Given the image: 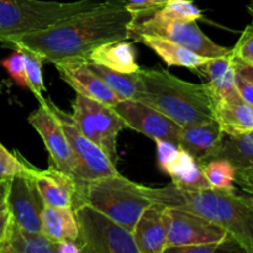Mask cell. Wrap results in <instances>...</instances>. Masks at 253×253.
Here are the masks:
<instances>
[{
  "instance_id": "6da1fadb",
  "label": "cell",
  "mask_w": 253,
  "mask_h": 253,
  "mask_svg": "<svg viewBox=\"0 0 253 253\" xmlns=\"http://www.w3.org/2000/svg\"><path fill=\"white\" fill-rule=\"evenodd\" d=\"M132 16L126 0H110L46 30L6 39L0 43L11 49L34 51L53 64L88 59L90 52L100 44L128 40Z\"/></svg>"
},
{
  "instance_id": "7a4b0ae2",
  "label": "cell",
  "mask_w": 253,
  "mask_h": 253,
  "mask_svg": "<svg viewBox=\"0 0 253 253\" xmlns=\"http://www.w3.org/2000/svg\"><path fill=\"white\" fill-rule=\"evenodd\" d=\"M150 202L177 208L214 222L227 232L244 252L253 253V198L235 190L182 189L174 184L152 188L140 184Z\"/></svg>"
},
{
  "instance_id": "3957f363",
  "label": "cell",
  "mask_w": 253,
  "mask_h": 253,
  "mask_svg": "<svg viewBox=\"0 0 253 253\" xmlns=\"http://www.w3.org/2000/svg\"><path fill=\"white\" fill-rule=\"evenodd\" d=\"M143 91L140 100L172 119L179 126L214 120V101L209 86L177 78L162 68L140 69Z\"/></svg>"
},
{
  "instance_id": "277c9868",
  "label": "cell",
  "mask_w": 253,
  "mask_h": 253,
  "mask_svg": "<svg viewBox=\"0 0 253 253\" xmlns=\"http://www.w3.org/2000/svg\"><path fill=\"white\" fill-rule=\"evenodd\" d=\"M110 0H0V42L46 30L53 25L90 11Z\"/></svg>"
},
{
  "instance_id": "5b68a950",
  "label": "cell",
  "mask_w": 253,
  "mask_h": 253,
  "mask_svg": "<svg viewBox=\"0 0 253 253\" xmlns=\"http://www.w3.org/2000/svg\"><path fill=\"white\" fill-rule=\"evenodd\" d=\"M86 203L133 232L138 217L151 204L140 189V184L121 174L109 175L76 188L73 205Z\"/></svg>"
},
{
  "instance_id": "8992f818",
  "label": "cell",
  "mask_w": 253,
  "mask_h": 253,
  "mask_svg": "<svg viewBox=\"0 0 253 253\" xmlns=\"http://www.w3.org/2000/svg\"><path fill=\"white\" fill-rule=\"evenodd\" d=\"M128 5V4H127ZM132 11V21L130 24V35L128 40L137 41L141 36H157L168 40L170 42L185 47L189 51L207 58H217L226 56L231 49L215 43L209 39L198 26L197 21H185V20H163L153 19L143 14L138 9H133L128 5Z\"/></svg>"
},
{
  "instance_id": "52a82bcc",
  "label": "cell",
  "mask_w": 253,
  "mask_h": 253,
  "mask_svg": "<svg viewBox=\"0 0 253 253\" xmlns=\"http://www.w3.org/2000/svg\"><path fill=\"white\" fill-rule=\"evenodd\" d=\"M82 253H140L132 232L86 203L73 208Z\"/></svg>"
},
{
  "instance_id": "ba28073f",
  "label": "cell",
  "mask_w": 253,
  "mask_h": 253,
  "mask_svg": "<svg viewBox=\"0 0 253 253\" xmlns=\"http://www.w3.org/2000/svg\"><path fill=\"white\" fill-rule=\"evenodd\" d=\"M71 116L81 132L98 145L116 166L119 133L127 125L113 106L77 94L72 101Z\"/></svg>"
},
{
  "instance_id": "9c48e42d",
  "label": "cell",
  "mask_w": 253,
  "mask_h": 253,
  "mask_svg": "<svg viewBox=\"0 0 253 253\" xmlns=\"http://www.w3.org/2000/svg\"><path fill=\"white\" fill-rule=\"evenodd\" d=\"M46 99L53 113L61 121L64 133L77 158V168L73 175L76 188L99 178L120 174L116 169V166L109 160L106 153L81 132L71 114H67L66 111L59 109L49 98Z\"/></svg>"
},
{
  "instance_id": "30bf717a",
  "label": "cell",
  "mask_w": 253,
  "mask_h": 253,
  "mask_svg": "<svg viewBox=\"0 0 253 253\" xmlns=\"http://www.w3.org/2000/svg\"><path fill=\"white\" fill-rule=\"evenodd\" d=\"M165 217L167 227L165 252L174 247L222 242L227 237V232L222 227L177 208L166 207Z\"/></svg>"
},
{
  "instance_id": "8fae6325",
  "label": "cell",
  "mask_w": 253,
  "mask_h": 253,
  "mask_svg": "<svg viewBox=\"0 0 253 253\" xmlns=\"http://www.w3.org/2000/svg\"><path fill=\"white\" fill-rule=\"evenodd\" d=\"M27 121L41 136L48 151L51 165L73 178L77 168V158L64 133L61 121L47 103V99L30 114Z\"/></svg>"
},
{
  "instance_id": "7c38bea8",
  "label": "cell",
  "mask_w": 253,
  "mask_h": 253,
  "mask_svg": "<svg viewBox=\"0 0 253 253\" xmlns=\"http://www.w3.org/2000/svg\"><path fill=\"white\" fill-rule=\"evenodd\" d=\"M30 168L10 179L7 210L12 221L21 229L30 232H41L42 212L46 204L30 174Z\"/></svg>"
},
{
  "instance_id": "4fadbf2b",
  "label": "cell",
  "mask_w": 253,
  "mask_h": 253,
  "mask_svg": "<svg viewBox=\"0 0 253 253\" xmlns=\"http://www.w3.org/2000/svg\"><path fill=\"white\" fill-rule=\"evenodd\" d=\"M113 108L125 120L128 128L153 141L165 140L178 145L182 126L152 106L138 100H121Z\"/></svg>"
},
{
  "instance_id": "5bb4252c",
  "label": "cell",
  "mask_w": 253,
  "mask_h": 253,
  "mask_svg": "<svg viewBox=\"0 0 253 253\" xmlns=\"http://www.w3.org/2000/svg\"><path fill=\"white\" fill-rule=\"evenodd\" d=\"M59 77L77 94L114 106L121 101L113 90L86 66L85 59H72L54 64Z\"/></svg>"
},
{
  "instance_id": "9a60e30c",
  "label": "cell",
  "mask_w": 253,
  "mask_h": 253,
  "mask_svg": "<svg viewBox=\"0 0 253 253\" xmlns=\"http://www.w3.org/2000/svg\"><path fill=\"white\" fill-rule=\"evenodd\" d=\"M225 132L216 120L184 126L179 133L178 146L189 152L200 165L217 157Z\"/></svg>"
},
{
  "instance_id": "2e32d148",
  "label": "cell",
  "mask_w": 253,
  "mask_h": 253,
  "mask_svg": "<svg viewBox=\"0 0 253 253\" xmlns=\"http://www.w3.org/2000/svg\"><path fill=\"white\" fill-rule=\"evenodd\" d=\"M197 73L207 81L205 84L209 86L214 104L217 101L234 103L242 100L236 88V71L231 52L226 56L210 58Z\"/></svg>"
},
{
  "instance_id": "e0dca14e",
  "label": "cell",
  "mask_w": 253,
  "mask_h": 253,
  "mask_svg": "<svg viewBox=\"0 0 253 253\" xmlns=\"http://www.w3.org/2000/svg\"><path fill=\"white\" fill-rule=\"evenodd\" d=\"M165 209V205L151 202L138 217L132 236L140 253H165L167 242Z\"/></svg>"
},
{
  "instance_id": "ac0fdd59",
  "label": "cell",
  "mask_w": 253,
  "mask_h": 253,
  "mask_svg": "<svg viewBox=\"0 0 253 253\" xmlns=\"http://www.w3.org/2000/svg\"><path fill=\"white\" fill-rule=\"evenodd\" d=\"M30 174L34 178L44 204L49 207L72 208L76 194V182L71 175L52 165L47 169H39L31 166Z\"/></svg>"
},
{
  "instance_id": "d6986e66",
  "label": "cell",
  "mask_w": 253,
  "mask_h": 253,
  "mask_svg": "<svg viewBox=\"0 0 253 253\" xmlns=\"http://www.w3.org/2000/svg\"><path fill=\"white\" fill-rule=\"evenodd\" d=\"M86 61L101 64L120 73H135L141 69L136 59L135 47L128 40L100 44L90 52Z\"/></svg>"
},
{
  "instance_id": "ffe728a7",
  "label": "cell",
  "mask_w": 253,
  "mask_h": 253,
  "mask_svg": "<svg viewBox=\"0 0 253 253\" xmlns=\"http://www.w3.org/2000/svg\"><path fill=\"white\" fill-rule=\"evenodd\" d=\"M141 42L148 48L152 49L158 57L165 61L167 66H175V67H184L189 68L192 71L197 72L202 66H204L210 58L202 57L194 52L189 51L185 47L179 46V44L170 42L168 40L161 39L157 36H141L138 37L137 41Z\"/></svg>"
},
{
  "instance_id": "44dd1931",
  "label": "cell",
  "mask_w": 253,
  "mask_h": 253,
  "mask_svg": "<svg viewBox=\"0 0 253 253\" xmlns=\"http://www.w3.org/2000/svg\"><path fill=\"white\" fill-rule=\"evenodd\" d=\"M41 232L54 242L71 240L81 244L78 224L71 207L46 205L42 212Z\"/></svg>"
},
{
  "instance_id": "7402d4cb",
  "label": "cell",
  "mask_w": 253,
  "mask_h": 253,
  "mask_svg": "<svg viewBox=\"0 0 253 253\" xmlns=\"http://www.w3.org/2000/svg\"><path fill=\"white\" fill-rule=\"evenodd\" d=\"M172 178V184L182 189H208L210 188L202 165L187 151L180 148L174 160L163 169Z\"/></svg>"
},
{
  "instance_id": "603a6c76",
  "label": "cell",
  "mask_w": 253,
  "mask_h": 253,
  "mask_svg": "<svg viewBox=\"0 0 253 253\" xmlns=\"http://www.w3.org/2000/svg\"><path fill=\"white\" fill-rule=\"evenodd\" d=\"M215 120L225 135L236 136L253 131V106L242 100L217 101L214 104Z\"/></svg>"
},
{
  "instance_id": "cb8c5ba5",
  "label": "cell",
  "mask_w": 253,
  "mask_h": 253,
  "mask_svg": "<svg viewBox=\"0 0 253 253\" xmlns=\"http://www.w3.org/2000/svg\"><path fill=\"white\" fill-rule=\"evenodd\" d=\"M0 253H56V242L42 232H30L10 221Z\"/></svg>"
},
{
  "instance_id": "d4e9b609",
  "label": "cell",
  "mask_w": 253,
  "mask_h": 253,
  "mask_svg": "<svg viewBox=\"0 0 253 253\" xmlns=\"http://www.w3.org/2000/svg\"><path fill=\"white\" fill-rule=\"evenodd\" d=\"M85 62L86 66L115 93L120 100H140L143 91L140 71L135 73H120L86 59Z\"/></svg>"
},
{
  "instance_id": "484cf974",
  "label": "cell",
  "mask_w": 253,
  "mask_h": 253,
  "mask_svg": "<svg viewBox=\"0 0 253 253\" xmlns=\"http://www.w3.org/2000/svg\"><path fill=\"white\" fill-rule=\"evenodd\" d=\"M216 158H225L236 169L253 166V131L241 135H225Z\"/></svg>"
},
{
  "instance_id": "4316f807",
  "label": "cell",
  "mask_w": 253,
  "mask_h": 253,
  "mask_svg": "<svg viewBox=\"0 0 253 253\" xmlns=\"http://www.w3.org/2000/svg\"><path fill=\"white\" fill-rule=\"evenodd\" d=\"M133 9H138L143 14L163 21H172V20L198 21L203 19L202 11L192 0H168L162 6L133 7Z\"/></svg>"
},
{
  "instance_id": "83f0119b",
  "label": "cell",
  "mask_w": 253,
  "mask_h": 253,
  "mask_svg": "<svg viewBox=\"0 0 253 253\" xmlns=\"http://www.w3.org/2000/svg\"><path fill=\"white\" fill-rule=\"evenodd\" d=\"M203 173L210 188L221 190H235L236 168L225 158H214L202 165Z\"/></svg>"
},
{
  "instance_id": "f1b7e54d",
  "label": "cell",
  "mask_w": 253,
  "mask_h": 253,
  "mask_svg": "<svg viewBox=\"0 0 253 253\" xmlns=\"http://www.w3.org/2000/svg\"><path fill=\"white\" fill-rule=\"evenodd\" d=\"M14 51L21 52L25 59V73H26L27 89L32 91L35 98L39 100L40 104L46 101L44 93L47 91L43 83V74H42V64L44 59L36 52L30 51L27 48H15Z\"/></svg>"
},
{
  "instance_id": "f546056e",
  "label": "cell",
  "mask_w": 253,
  "mask_h": 253,
  "mask_svg": "<svg viewBox=\"0 0 253 253\" xmlns=\"http://www.w3.org/2000/svg\"><path fill=\"white\" fill-rule=\"evenodd\" d=\"M31 163L27 162L19 152H10L0 142V180H9L19 173L26 172Z\"/></svg>"
},
{
  "instance_id": "4dcf8cb0",
  "label": "cell",
  "mask_w": 253,
  "mask_h": 253,
  "mask_svg": "<svg viewBox=\"0 0 253 253\" xmlns=\"http://www.w3.org/2000/svg\"><path fill=\"white\" fill-rule=\"evenodd\" d=\"M231 56L242 63L253 66V22L242 31L239 41L231 48Z\"/></svg>"
},
{
  "instance_id": "1f68e13d",
  "label": "cell",
  "mask_w": 253,
  "mask_h": 253,
  "mask_svg": "<svg viewBox=\"0 0 253 253\" xmlns=\"http://www.w3.org/2000/svg\"><path fill=\"white\" fill-rule=\"evenodd\" d=\"M0 64L9 72V74L17 85L27 89L26 73H25V59L21 52L15 51L11 56L2 59Z\"/></svg>"
},
{
  "instance_id": "d6a6232c",
  "label": "cell",
  "mask_w": 253,
  "mask_h": 253,
  "mask_svg": "<svg viewBox=\"0 0 253 253\" xmlns=\"http://www.w3.org/2000/svg\"><path fill=\"white\" fill-rule=\"evenodd\" d=\"M156 143H157L158 166H160V168L163 172V169L174 160L175 156L179 152L180 147L177 143L165 140H158L156 141Z\"/></svg>"
},
{
  "instance_id": "836d02e7",
  "label": "cell",
  "mask_w": 253,
  "mask_h": 253,
  "mask_svg": "<svg viewBox=\"0 0 253 253\" xmlns=\"http://www.w3.org/2000/svg\"><path fill=\"white\" fill-rule=\"evenodd\" d=\"M225 241V240H224ZM222 241V242H224ZM222 242H210V244H199V245H189V246L174 247L169 249L166 252H177V253H214L219 251Z\"/></svg>"
},
{
  "instance_id": "e575fe53",
  "label": "cell",
  "mask_w": 253,
  "mask_h": 253,
  "mask_svg": "<svg viewBox=\"0 0 253 253\" xmlns=\"http://www.w3.org/2000/svg\"><path fill=\"white\" fill-rule=\"evenodd\" d=\"M235 184L239 185L244 192L253 195V166L236 169Z\"/></svg>"
},
{
  "instance_id": "d590c367",
  "label": "cell",
  "mask_w": 253,
  "mask_h": 253,
  "mask_svg": "<svg viewBox=\"0 0 253 253\" xmlns=\"http://www.w3.org/2000/svg\"><path fill=\"white\" fill-rule=\"evenodd\" d=\"M236 88L240 96L247 104L253 106V84L251 82L245 78V77H242L241 74L236 73Z\"/></svg>"
},
{
  "instance_id": "8d00e7d4",
  "label": "cell",
  "mask_w": 253,
  "mask_h": 253,
  "mask_svg": "<svg viewBox=\"0 0 253 253\" xmlns=\"http://www.w3.org/2000/svg\"><path fill=\"white\" fill-rule=\"evenodd\" d=\"M56 253H82L81 244L71 240L56 242Z\"/></svg>"
},
{
  "instance_id": "74e56055",
  "label": "cell",
  "mask_w": 253,
  "mask_h": 253,
  "mask_svg": "<svg viewBox=\"0 0 253 253\" xmlns=\"http://www.w3.org/2000/svg\"><path fill=\"white\" fill-rule=\"evenodd\" d=\"M232 62H234V67L236 73L241 74L242 77H245L246 79H249L250 82L253 84V66H250V64L242 63V62L237 61L232 57Z\"/></svg>"
},
{
  "instance_id": "f35d334b",
  "label": "cell",
  "mask_w": 253,
  "mask_h": 253,
  "mask_svg": "<svg viewBox=\"0 0 253 253\" xmlns=\"http://www.w3.org/2000/svg\"><path fill=\"white\" fill-rule=\"evenodd\" d=\"M9 180H0V212H7V194H9Z\"/></svg>"
},
{
  "instance_id": "ab89813d",
  "label": "cell",
  "mask_w": 253,
  "mask_h": 253,
  "mask_svg": "<svg viewBox=\"0 0 253 253\" xmlns=\"http://www.w3.org/2000/svg\"><path fill=\"white\" fill-rule=\"evenodd\" d=\"M10 221H11V216H10L9 211L0 212V246H1L2 242L6 239Z\"/></svg>"
},
{
  "instance_id": "60d3db41",
  "label": "cell",
  "mask_w": 253,
  "mask_h": 253,
  "mask_svg": "<svg viewBox=\"0 0 253 253\" xmlns=\"http://www.w3.org/2000/svg\"><path fill=\"white\" fill-rule=\"evenodd\" d=\"M132 7H153L162 6L168 0H126Z\"/></svg>"
},
{
  "instance_id": "b9f144b4",
  "label": "cell",
  "mask_w": 253,
  "mask_h": 253,
  "mask_svg": "<svg viewBox=\"0 0 253 253\" xmlns=\"http://www.w3.org/2000/svg\"><path fill=\"white\" fill-rule=\"evenodd\" d=\"M247 10H249V12L252 15V17H253V0H251V2L247 5Z\"/></svg>"
},
{
  "instance_id": "7bdbcfd3",
  "label": "cell",
  "mask_w": 253,
  "mask_h": 253,
  "mask_svg": "<svg viewBox=\"0 0 253 253\" xmlns=\"http://www.w3.org/2000/svg\"><path fill=\"white\" fill-rule=\"evenodd\" d=\"M2 88H4V83H2V82H1V81H0V93H1Z\"/></svg>"
}]
</instances>
